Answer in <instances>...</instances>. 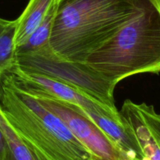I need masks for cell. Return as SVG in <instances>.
<instances>
[{"instance_id": "12", "label": "cell", "mask_w": 160, "mask_h": 160, "mask_svg": "<svg viewBox=\"0 0 160 160\" xmlns=\"http://www.w3.org/2000/svg\"><path fill=\"white\" fill-rule=\"evenodd\" d=\"M143 160H149L148 158H146V157H144V158H143Z\"/></svg>"}, {"instance_id": "10", "label": "cell", "mask_w": 160, "mask_h": 160, "mask_svg": "<svg viewBox=\"0 0 160 160\" xmlns=\"http://www.w3.org/2000/svg\"><path fill=\"white\" fill-rule=\"evenodd\" d=\"M56 4L57 2L52 7L43 22L31 35L28 42L21 47L15 49V57L32 53L38 50L43 46L50 43L49 41H50V34H51L53 18H54Z\"/></svg>"}, {"instance_id": "4", "label": "cell", "mask_w": 160, "mask_h": 160, "mask_svg": "<svg viewBox=\"0 0 160 160\" xmlns=\"http://www.w3.org/2000/svg\"><path fill=\"white\" fill-rule=\"evenodd\" d=\"M15 67L30 73L49 77L83 92L112 110L115 106L113 83L85 63H75L59 58L50 43L35 51L15 57Z\"/></svg>"}, {"instance_id": "1", "label": "cell", "mask_w": 160, "mask_h": 160, "mask_svg": "<svg viewBox=\"0 0 160 160\" xmlns=\"http://www.w3.org/2000/svg\"><path fill=\"white\" fill-rule=\"evenodd\" d=\"M143 0H58L50 46L59 58L85 63L139 11Z\"/></svg>"}, {"instance_id": "3", "label": "cell", "mask_w": 160, "mask_h": 160, "mask_svg": "<svg viewBox=\"0 0 160 160\" xmlns=\"http://www.w3.org/2000/svg\"><path fill=\"white\" fill-rule=\"evenodd\" d=\"M85 64L116 85L137 74L160 72V0H143L137 14Z\"/></svg>"}, {"instance_id": "2", "label": "cell", "mask_w": 160, "mask_h": 160, "mask_svg": "<svg viewBox=\"0 0 160 160\" xmlns=\"http://www.w3.org/2000/svg\"><path fill=\"white\" fill-rule=\"evenodd\" d=\"M0 105L15 131L45 160H91L87 148L66 124L15 84L10 73L0 86Z\"/></svg>"}, {"instance_id": "8", "label": "cell", "mask_w": 160, "mask_h": 160, "mask_svg": "<svg viewBox=\"0 0 160 160\" xmlns=\"http://www.w3.org/2000/svg\"><path fill=\"white\" fill-rule=\"evenodd\" d=\"M57 0H30L16 21L14 35L15 49L28 42L31 35L41 25Z\"/></svg>"}, {"instance_id": "7", "label": "cell", "mask_w": 160, "mask_h": 160, "mask_svg": "<svg viewBox=\"0 0 160 160\" xmlns=\"http://www.w3.org/2000/svg\"><path fill=\"white\" fill-rule=\"evenodd\" d=\"M119 115L124 127L138 141L144 156L149 160H160V114L153 106L127 100Z\"/></svg>"}, {"instance_id": "6", "label": "cell", "mask_w": 160, "mask_h": 160, "mask_svg": "<svg viewBox=\"0 0 160 160\" xmlns=\"http://www.w3.org/2000/svg\"><path fill=\"white\" fill-rule=\"evenodd\" d=\"M9 73L11 74L15 84L28 93L47 95L67 104L78 106L83 112L104 115L122 123L118 111L115 112L112 110L87 93L78 91L73 87L45 75L24 72L15 66Z\"/></svg>"}, {"instance_id": "5", "label": "cell", "mask_w": 160, "mask_h": 160, "mask_svg": "<svg viewBox=\"0 0 160 160\" xmlns=\"http://www.w3.org/2000/svg\"><path fill=\"white\" fill-rule=\"evenodd\" d=\"M32 95L66 124L90 151L91 160H129L108 135L87 116L81 108L47 95Z\"/></svg>"}, {"instance_id": "9", "label": "cell", "mask_w": 160, "mask_h": 160, "mask_svg": "<svg viewBox=\"0 0 160 160\" xmlns=\"http://www.w3.org/2000/svg\"><path fill=\"white\" fill-rule=\"evenodd\" d=\"M15 30L16 21L0 18V86L4 75L14 67Z\"/></svg>"}, {"instance_id": "11", "label": "cell", "mask_w": 160, "mask_h": 160, "mask_svg": "<svg viewBox=\"0 0 160 160\" xmlns=\"http://www.w3.org/2000/svg\"><path fill=\"white\" fill-rule=\"evenodd\" d=\"M11 152L4 133L0 129V160H10Z\"/></svg>"}]
</instances>
